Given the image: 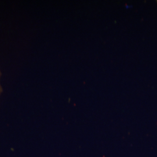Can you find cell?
<instances>
[{"label":"cell","mask_w":157,"mask_h":157,"mask_svg":"<svg viewBox=\"0 0 157 157\" xmlns=\"http://www.w3.org/2000/svg\"><path fill=\"white\" fill-rule=\"evenodd\" d=\"M1 76H2V73H1V68H0V97L1 94L2 93V87L1 85Z\"/></svg>","instance_id":"6da1fadb"}]
</instances>
